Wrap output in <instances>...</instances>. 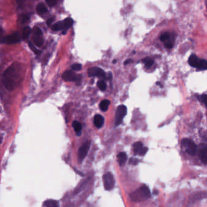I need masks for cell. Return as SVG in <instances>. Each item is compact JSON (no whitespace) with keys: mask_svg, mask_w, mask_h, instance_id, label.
I'll return each mask as SVG.
<instances>
[{"mask_svg":"<svg viewBox=\"0 0 207 207\" xmlns=\"http://www.w3.org/2000/svg\"><path fill=\"white\" fill-rule=\"evenodd\" d=\"M21 78L20 65L13 63L4 72L2 82L7 90L12 91L18 86Z\"/></svg>","mask_w":207,"mask_h":207,"instance_id":"cell-1","label":"cell"},{"mask_svg":"<svg viewBox=\"0 0 207 207\" xmlns=\"http://www.w3.org/2000/svg\"><path fill=\"white\" fill-rule=\"evenodd\" d=\"M151 197L150 190L146 185L140 187L137 190L130 195L131 199L134 202H141L149 199Z\"/></svg>","mask_w":207,"mask_h":207,"instance_id":"cell-2","label":"cell"},{"mask_svg":"<svg viewBox=\"0 0 207 207\" xmlns=\"http://www.w3.org/2000/svg\"><path fill=\"white\" fill-rule=\"evenodd\" d=\"M189 65L199 70H207V61L201 59L196 55H192L188 59Z\"/></svg>","mask_w":207,"mask_h":207,"instance_id":"cell-3","label":"cell"},{"mask_svg":"<svg viewBox=\"0 0 207 207\" xmlns=\"http://www.w3.org/2000/svg\"><path fill=\"white\" fill-rule=\"evenodd\" d=\"M182 148L190 155H195L198 151V147L195 143L189 139V138H184L182 140L181 142Z\"/></svg>","mask_w":207,"mask_h":207,"instance_id":"cell-4","label":"cell"},{"mask_svg":"<svg viewBox=\"0 0 207 207\" xmlns=\"http://www.w3.org/2000/svg\"><path fill=\"white\" fill-rule=\"evenodd\" d=\"M176 39V35L173 33L166 32L161 35L160 40L164 43L165 46L167 49H171L173 48Z\"/></svg>","mask_w":207,"mask_h":207,"instance_id":"cell-5","label":"cell"},{"mask_svg":"<svg viewBox=\"0 0 207 207\" xmlns=\"http://www.w3.org/2000/svg\"><path fill=\"white\" fill-rule=\"evenodd\" d=\"M127 114V108L125 105H120L117 107L116 117H115V125L116 127L120 125Z\"/></svg>","mask_w":207,"mask_h":207,"instance_id":"cell-6","label":"cell"},{"mask_svg":"<svg viewBox=\"0 0 207 207\" xmlns=\"http://www.w3.org/2000/svg\"><path fill=\"white\" fill-rule=\"evenodd\" d=\"M62 78L65 81H73L77 84H80L82 78L81 75H77L72 70L65 71L62 75Z\"/></svg>","mask_w":207,"mask_h":207,"instance_id":"cell-7","label":"cell"},{"mask_svg":"<svg viewBox=\"0 0 207 207\" xmlns=\"http://www.w3.org/2000/svg\"><path fill=\"white\" fill-rule=\"evenodd\" d=\"M103 181L105 189L107 191L112 190L115 185V180L111 173H107L103 176Z\"/></svg>","mask_w":207,"mask_h":207,"instance_id":"cell-8","label":"cell"},{"mask_svg":"<svg viewBox=\"0 0 207 207\" xmlns=\"http://www.w3.org/2000/svg\"><path fill=\"white\" fill-rule=\"evenodd\" d=\"M91 146V141H86L79 148L78 151V160L81 163L86 157Z\"/></svg>","mask_w":207,"mask_h":207,"instance_id":"cell-9","label":"cell"},{"mask_svg":"<svg viewBox=\"0 0 207 207\" xmlns=\"http://www.w3.org/2000/svg\"><path fill=\"white\" fill-rule=\"evenodd\" d=\"M34 44L38 46L41 47L43 44V33L41 30L38 27H35L34 29Z\"/></svg>","mask_w":207,"mask_h":207,"instance_id":"cell-10","label":"cell"},{"mask_svg":"<svg viewBox=\"0 0 207 207\" xmlns=\"http://www.w3.org/2000/svg\"><path fill=\"white\" fill-rule=\"evenodd\" d=\"M87 73L89 77H97L102 79L106 78V73L105 71L100 68H97V67L91 68L88 69Z\"/></svg>","mask_w":207,"mask_h":207,"instance_id":"cell-11","label":"cell"},{"mask_svg":"<svg viewBox=\"0 0 207 207\" xmlns=\"http://www.w3.org/2000/svg\"><path fill=\"white\" fill-rule=\"evenodd\" d=\"M133 148L135 155H138L140 156L145 155L148 151V148L143 146V143L141 141L136 142L133 145Z\"/></svg>","mask_w":207,"mask_h":207,"instance_id":"cell-12","label":"cell"},{"mask_svg":"<svg viewBox=\"0 0 207 207\" xmlns=\"http://www.w3.org/2000/svg\"><path fill=\"white\" fill-rule=\"evenodd\" d=\"M20 41V35L18 32H15L10 35L9 36L5 37L4 40H2V43H4L8 45H12L16 44Z\"/></svg>","mask_w":207,"mask_h":207,"instance_id":"cell-13","label":"cell"},{"mask_svg":"<svg viewBox=\"0 0 207 207\" xmlns=\"http://www.w3.org/2000/svg\"><path fill=\"white\" fill-rule=\"evenodd\" d=\"M198 150L199 152V156L201 161L204 163L207 164V144H201Z\"/></svg>","mask_w":207,"mask_h":207,"instance_id":"cell-14","label":"cell"},{"mask_svg":"<svg viewBox=\"0 0 207 207\" xmlns=\"http://www.w3.org/2000/svg\"><path fill=\"white\" fill-rule=\"evenodd\" d=\"M104 122H105V119L100 114H96L94 116V123L97 128H101L103 126Z\"/></svg>","mask_w":207,"mask_h":207,"instance_id":"cell-15","label":"cell"},{"mask_svg":"<svg viewBox=\"0 0 207 207\" xmlns=\"http://www.w3.org/2000/svg\"><path fill=\"white\" fill-rule=\"evenodd\" d=\"M117 161L120 166H123L128 159L127 154L125 152H120L117 155Z\"/></svg>","mask_w":207,"mask_h":207,"instance_id":"cell-16","label":"cell"},{"mask_svg":"<svg viewBox=\"0 0 207 207\" xmlns=\"http://www.w3.org/2000/svg\"><path fill=\"white\" fill-rule=\"evenodd\" d=\"M110 103H111V102L109 100L105 99V100H102L99 105V107H100V110L103 112H106L108 109V108H109Z\"/></svg>","mask_w":207,"mask_h":207,"instance_id":"cell-17","label":"cell"},{"mask_svg":"<svg viewBox=\"0 0 207 207\" xmlns=\"http://www.w3.org/2000/svg\"><path fill=\"white\" fill-rule=\"evenodd\" d=\"M43 206L46 207H57L59 206V204L57 201L49 199L44 202Z\"/></svg>","mask_w":207,"mask_h":207,"instance_id":"cell-18","label":"cell"},{"mask_svg":"<svg viewBox=\"0 0 207 207\" xmlns=\"http://www.w3.org/2000/svg\"><path fill=\"white\" fill-rule=\"evenodd\" d=\"M36 10H37V13L40 15H43V14H45L46 12H48V8L43 3L38 4V5L37 6Z\"/></svg>","mask_w":207,"mask_h":207,"instance_id":"cell-19","label":"cell"},{"mask_svg":"<svg viewBox=\"0 0 207 207\" xmlns=\"http://www.w3.org/2000/svg\"><path fill=\"white\" fill-rule=\"evenodd\" d=\"M72 127L73 128L75 131L77 133V136H80L81 134V130H82V126L81 123L79 122L74 121L72 123Z\"/></svg>","mask_w":207,"mask_h":207,"instance_id":"cell-20","label":"cell"},{"mask_svg":"<svg viewBox=\"0 0 207 207\" xmlns=\"http://www.w3.org/2000/svg\"><path fill=\"white\" fill-rule=\"evenodd\" d=\"M52 29L54 31H59V30H63L64 29V23H63V21H59V22L55 23L53 25Z\"/></svg>","mask_w":207,"mask_h":207,"instance_id":"cell-21","label":"cell"},{"mask_svg":"<svg viewBox=\"0 0 207 207\" xmlns=\"http://www.w3.org/2000/svg\"><path fill=\"white\" fill-rule=\"evenodd\" d=\"M63 23H64V29H63V30L66 31L72 26L73 20L70 18H68L65 19V20H63Z\"/></svg>","mask_w":207,"mask_h":207,"instance_id":"cell-22","label":"cell"},{"mask_svg":"<svg viewBox=\"0 0 207 207\" xmlns=\"http://www.w3.org/2000/svg\"><path fill=\"white\" fill-rule=\"evenodd\" d=\"M31 33V29L29 27H26L24 28L22 33V37L23 40H26L29 37Z\"/></svg>","mask_w":207,"mask_h":207,"instance_id":"cell-23","label":"cell"},{"mask_svg":"<svg viewBox=\"0 0 207 207\" xmlns=\"http://www.w3.org/2000/svg\"><path fill=\"white\" fill-rule=\"evenodd\" d=\"M143 62L144 63L146 68H150L154 64V61L149 57L144 59L143 60Z\"/></svg>","mask_w":207,"mask_h":207,"instance_id":"cell-24","label":"cell"},{"mask_svg":"<svg viewBox=\"0 0 207 207\" xmlns=\"http://www.w3.org/2000/svg\"><path fill=\"white\" fill-rule=\"evenodd\" d=\"M97 86H98V88L102 91H105L106 89V84L103 80L98 81V83H97Z\"/></svg>","mask_w":207,"mask_h":207,"instance_id":"cell-25","label":"cell"},{"mask_svg":"<svg viewBox=\"0 0 207 207\" xmlns=\"http://www.w3.org/2000/svg\"><path fill=\"white\" fill-rule=\"evenodd\" d=\"M29 15L28 14H22L20 16V21L21 22V24H24L26 23V22H27L29 20Z\"/></svg>","mask_w":207,"mask_h":207,"instance_id":"cell-26","label":"cell"},{"mask_svg":"<svg viewBox=\"0 0 207 207\" xmlns=\"http://www.w3.org/2000/svg\"><path fill=\"white\" fill-rule=\"evenodd\" d=\"M29 47H30V48L32 49V51H33V52H34L36 54H40V53H41V51H39L38 49H36V48L34 46V45H33L31 42H29Z\"/></svg>","mask_w":207,"mask_h":207,"instance_id":"cell-27","label":"cell"},{"mask_svg":"<svg viewBox=\"0 0 207 207\" xmlns=\"http://www.w3.org/2000/svg\"><path fill=\"white\" fill-rule=\"evenodd\" d=\"M71 68L73 69V70H80L81 68H82V66L81 64H79V63H75L73 64V65H72L71 66Z\"/></svg>","mask_w":207,"mask_h":207,"instance_id":"cell-28","label":"cell"},{"mask_svg":"<svg viewBox=\"0 0 207 207\" xmlns=\"http://www.w3.org/2000/svg\"><path fill=\"white\" fill-rule=\"evenodd\" d=\"M46 1L50 7H53L56 4L57 0H46Z\"/></svg>","mask_w":207,"mask_h":207,"instance_id":"cell-29","label":"cell"},{"mask_svg":"<svg viewBox=\"0 0 207 207\" xmlns=\"http://www.w3.org/2000/svg\"><path fill=\"white\" fill-rule=\"evenodd\" d=\"M138 160L136 158H131L130 160V163L133 165H137L138 164Z\"/></svg>","mask_w":207,"mask_h":207,"instance_id":"cell-30","label":"cell"},{"mask_svg":"<svg viewBox=\"0 0 207 207\" xmlns=\"http://www.w3.org/2000/svg\"><path fill=\"white\" fill-rule=\"evenodd\" d=\"M201 100L202 102L207 107V95H203L201 96Z\"/></svg>","mask_w":207,"mask_h":207,"instance_id":"cell-31","label":"cell"},{"mask_svg":"<svg viewBox=\"0 0 207 207\" xmlns=\"http://www.w3.org/2000/svg\"><path fill=\"white\" fill-rule=\"evenodd\" d=\"M53 20H54V18H49V19L47 21V24H48V26H50V25L51 24V23H52V21H53Z\"/></svg>","mask_w":207,"mask_h":207,"instance_id":"cell-32","label":"cell"},{"mask_svg":"<svg viewBox=\"0 0 207 207\" xmlns=\"http://www.w3.org/2000/svg\"><path fill=\"white\" fill-rule=\"evenodd\" d=\"M133 62V60H131V59H128V60H127L125 62H124V65H128L129 63H131Z\"/></svg>","mask_w":207,"mask_h":207,"instance_id":"cell-33","label":"cell"},{"mask_svg":"<svg viewBox=\"0 0 207 207\" xmlns=\"http://www.w3.org/2000/svg\"><path fill=\"white\" fill-rule=\"evenodd\" d=\"M108 78V79H109V80H111L112 78V73H111V72H109Z\"/></svg>","mask_w":207,"mask_h":207,"instance_id":"cell-34","label":"cell"},{"mask_svg":"<svg viewBox=\"0 0 207 207\" xmlns=\"http://www.w3.org/2000/svg\"><path fill=\"white\" fill-rule=\"evenodd\" d=\"M17 1H18V2H19V3H20V5L21 4V2H22V0H17Z\"/></svg>","mask_w":207,"mask_h":207,"instance_id":"cell-35","label":"cell"},{"mask_svg":"<svg viewBox=\"0 0 207 207\" xmlns=\"http://www.w3.org/2000/svg\"><path fill=\"white\" fill-rule=\"evenodd\" d=\"M116 62H117V60H114L113 61V63H116Z\"/></svg>","mask_w":207,"mask_h":207,"instance_id":"cell-36","label":"cell"},{"mask_svg":"<svg viewBox=\"0 0 207 207\" xmlns=\"http://www.w3.org/2000/svg\"></svg>","mask_w":207,"mask_h":207,"instance_id":"cell-37","label":"cell"}]
</instances>
